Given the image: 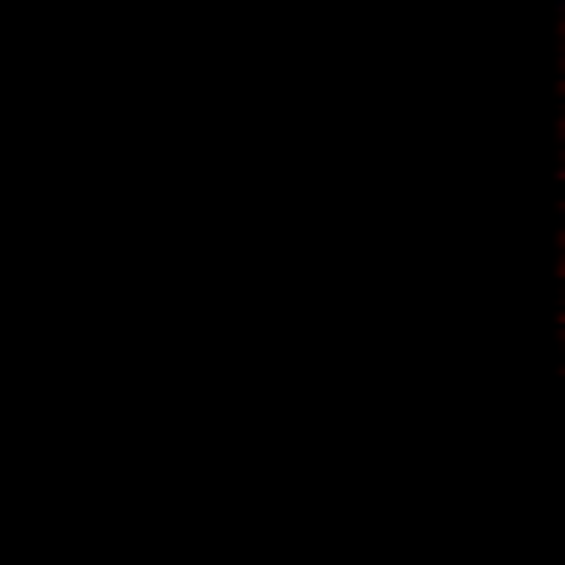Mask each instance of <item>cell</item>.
I'll return each mask as SVG.
<instances>
[]
</instances>
